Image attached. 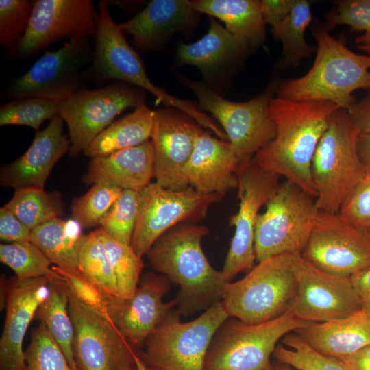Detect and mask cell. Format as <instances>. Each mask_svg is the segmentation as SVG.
I'll list each match as a JSON object with an SVG mask.
<instances>
[{
	"mask_svg": "<svg viewBox=\"0 0 370 370\" xmlns=\"http://www.w3.org/2000/svg\"><path fill=\"white\" fill-rule=\"evenodd\" d=\"M338 109L329 101L274 97L269 106V115L275 125L276 134L254 159L264 169L317 197L311 175L312 160L332 114Z\"/></svg>",
	"mask_w": 370,
	"mask_h": 370,
	"instance_id": "1",
	"label": "cell"
},
{
	"mask_svg": "<svg viewBox=\"0 0 370 370\" xmlns=\"http://www.w3.org/2000/svg\"><path fill=\"white\" fill-rule=\"evenodd\" d=\"M208 227L182 223L164 233L146 253L152 268L180 286L174 299L177 312L186 317L221 301L230 282L205 256L203 238Z\"/></svg>",
	"mask_w": 370,
	"mask_h": 370,
	"instance_id": "2",
	"label": "cell"
},
{
	"mask_svg": "<svg viewBox=\"0 0 370 370\" xmlns=\"http://www.w3.org/2000/svg\"><path fill=\"white\" fill-rule=\"evenodd\" d=\"M312 34L317 42L312 66L304 76L277 85V97L292 101H329L347 110L355 102L354 91L370 90V55L353 52L324 26L316 25Z\"/></svg>",
	"mask_w": 370,
	"mask_h": 370,
	"instance_id": "3",
	"label": "cell"
},
{
	"mask_svg": "<svg viewBox=\"0 0 370 370\" xmlns=\"http://www.w3.org/2000/svg\"><path fill=\"white\" fill-rule=\"evenodd\" d=\"M359 133L347 110L340 108L332 114L311 163L319 210L338 213L367 173L358 153Z\"/></svg>",
	"mask_w": 370,
	"mask_h": 370,
	"instance_id": "4",
	"label": "cell"
},
{
	"mask_svg": "<svg viewBox=\"0 0 370 370\" xmlns=\"http://www.w3.org/2000/svg\"><path fill=\"white\" fill-rule=\"evenodd\" d=\"M98 5L92 58L84 71L85 79L101 84L113 81L135 86L152 94L156 104L163 103L201 122L204 114L193 103L169 95L151 82L140 56L110 14L106 0L99 1Z\"/></svg>",
	"mask_w": 370,
	"mask_h": 370,
	"instance_id": "5",
	"label": "cell"
},
{
	"mask_svg": "<svg viewBox=\"0 0 370 370\" xmlns=\"http://www.w3.org/2000/svg\"><path fill=\"white\" fill-rule=\"evenodd\" d=\"M297 286L295 253L258 262L242 279L230 282L221 304L230 317L256 324L285 313Z\"/></svg>",
	"mask_w": 370,
	"mask_h": 370,
	"instance_id": "6",
	"label": "cell"
},
{
	"mask_svg": "<svg viewBox=\"0 0 370 370\" xmlns=\"http://www.w3.org/2000/svg\"><path fill=\"white\" fill-rule=\"evenodd\" d=\"M310 323L288 311L256 324L228 317L213 336L204 370H267L278 341Z\"/></svg>",
	"mask_w": 370,
	"mask_h": 370,
	"instance_id": "7",
	"label": "cell"
},
{
	"mask_svg": "<svg viewBox=\"0 0 370 370\" xmlns=\"http://www.w3.org/2000/svg\"><path fill=\"white\" fill-rule=\"evenodd\" d=\"M176 310L147 338L138 354L147 368L204 370L206 355L216 331L228 317L221 301L197 318L180 321Z\"/></svg>",
	"mask_w": 370,
	"mask_h": 370,
	"instance_id": "8",
	"label": "cell"
},
{
	"mask_svg": "<svg viewBox=\"0 0 370 370\" xmlns=\"http://www.w3.org/2000/svg\"><path fill=\"white\" fill-rule=\"evenodd\" d=\"M180 79L195 95L201 108L210 112L222 125L239 161V169L274 138L276 128L269 106L276 92L275 82L269 84L262 95L238 102L224 99L202 82Z\"/></svg>",
	"mask_w": 370,
	"mask_h": 370,
	"instance_id": "9",
	"label": "cell"
},
{
	"mask_svg": "<svg viewBox=\"0 0 370 370\" xmlns=\"http://www.w3.org/2000/svg\"><path fill=\"white\" fill-rule=\"evenodd\" d=\"M313 198L294 183L280 184L257 219L254 249L258 262L279 254L301 253L319 212Z\"/></svg>",
	"mask_w": 370,
	"mask_h": 370,
	"instance_id": "10",
	"label": "cell"
},
{
	"mask_svg": "<svg viewBox=\"0 0 370 370\" xmlns=\"http://www.w3.org/2000/svg\"><path fill=\"white\" fill-rule=\"evenodd\" d=\"M92 52L87 37L69 40L56 51L46 50L27 72L10 83L2 98L66 99L86 88L83 69L91 62Z\"/></svg>",
	"mask_w": 370,
	"mask_h": 370,
	"instance_id": "11",
	"label": "cell"
},
{
	"mask_svg": "<svg viewBox=\"0 0 370 370\" xmlns=\"http://www.w3.org/2000/svg\"><path fill=\"white\" fill-rule=\"evenodd\" d=\"M143 104V90L119 82L79 90L59 102L58 115L69 129V156L75 158L84 151L121 112Z\"/></svg>",
	"mask_w": 370,
	"mask_h": 370,
	"instance_id": "12",
	"label": "cell"
},
{
	"mask_svg": "<svg viewBox=\"0 0 370 370\" xmlns=\"http://www.w3.org/2000/svg\"><path fill=\"white\" fill-rule=\"evenodd\" d=\"M139 212L130 246L140 257L166 231L182 223H197L224 195L203 194L188 186L171 190L151 182L140 191Z\"/></svg>",
	"mask_w": 370,
	"mask_h": 370,
	"instance_id": "13",
	"label": "cell"
},
{
	"mask_svg": "<svg viewBox=\"0 0 370 370\" xmlns=\"http://www.w3.org/2000/svg\"><path fill=\"white\" fill-rule=\"evenodd\" d=\"M301 255L322 271L351 277L370 269V231L339 213L319 210Z\"/></svg>",
	"mask_w": 370,
	"mask_h": 370,
	"instance_id": "14",
	"label": "cell"
},
{
	"mask_svg": "<svg viewBox=\"0 0 370 370\" xmlns=\"http://www.w3.org/2000/svg\"><path fill=\"white\" fill-rule=\"evenodd\" d=\"M238 210L230 216L229 225L234 227L221 272L228 282L241 272H249L256 258L255 227L259 210L278 189L280 176L260 166L253 158L237 173Z\"/></svg>",
	"mask_w": 370,
	"mask_h": 370,
	"instance_id": "15",
	"label": "cell"
},
{
	"mask_svg": "<svg viewBox=\"0 0 370 370\" xmlns=\"http://www.w3.org/2000/svg\"><path fill=\"white\" fill-rule=\"evenodd\" d=\"M67 291L69 312L74 327L75 370H127L136 367L138 350L128 343L112 321L88 308Z\"/></svg>",
	"mask_w": 370,
	"mask_h": 370,
	"instance_id": "16",
	"label": "cell"
},
{
	"mask_svg": "<svg viewBox=\"0 0 370 370\" xmlns=\"http://www.w3.org/2000/svg\"><path fill=\"white\" fill-rule=\"evenodd\" d=\"M297 286L288 310L296 318L322 323L346 318L361 306L351 277L327 273L295 253Z\"/></svg>",
	"mask_w": 370,
	"mask_h": 370,
	"instance_id": "17",
	"label": "cell"
},
{
	"mask_svg": "<svg viewBox=\"0 0 370 370\" xmlns=\"http://www.w3.org/2000/svg\"><path fill=\"white\" fill-rule=\"evenodd\" d=\"M97 18L90 0H34L27 29L16 51L27 59L62 39L93 38Z\"/></svg>",
	"mask_w": 370,
	"mask_h": 370,
	"instance_id": "18",
	"label": "cell"
},
{
	"mask_svg": "<svg viewBox=\"0 0 370 370\" xmlns=\"http://www.w3.org/2000/svg\"><path fill=\"white\" fill-rule=\"evenodd\" d=\"M184 113L171 108L155 111L151 142L154 153V177L171 190L188 187L186 169L201 128Z\"/></svg>",
	"mask_w": 370,
	"mask_h": 370,
	"instance_id": "19",
	"label": "cell"
},
{
	"mask_svg": "<svg viewBox=\"0 0 370 370\" xmlns=\"http://www.w3.org/2000/svg\"><path fill=\"white\" fill-rule=\"evenodd\" d=\"M169 280L163 275L148 273L129 299L110 300L109 314L128 343L139 350L147 338L176 306L173 299L164 302Z\"/></svg>",
	"mask_w": 370,
	"mask_h": 370,
	"instance_id": "20",
	"label": "cell"
},
{
	"mask_svg": "<svg viewBox=\"0 0 370 370\" xmlns=\"http://www.w3.org/2000/svg\"><path fill=\"white\" fill-rule=\"evenodd\" d=\"M54 278L6 280L5 319L0 339V370H25L23 342L40 306L48 297Z\"/></svg>",
	"mask_w": 370,
	"mask_h": 370,
	"instance_id": "21",
	"label": "cell"
},
{
	"mask_svg": "<svg viewBox=\"0 0 370 370\" xmlns=\"http://www.w3.org/2000/svg\"><path fill=\"white\" fill-rule=\"evenodd\" d=\"M64 121L59 115L35 134L25 152L0 171V184L17 190L34 187L45 189V184L58 161L69 151L71 142L64 134Z\"/></svg>",
	"mask_w": 370,
	"mask_h": 370,
	"instance_id": "22",
	"label": "cell"
},
{
	"mask_svg": "<svg viewBox=\"0 0 370 370\" xmlns=\"http://www.w3.org/2000/svg\"><path fill=\"white\" fill-rule=\"evenodd\" d=\"M199 12L186 0H153L130 19L118 23L131 44L142 52L158 51L175 33L188 32L198 22Z\"/></svg>",
	"mask_w": 370,
	"mask_h": 370,
	"instance_id": "23",
	"label": "cell"
},
{
	"mask_svg": "<svg viewBox=\"0 0 370 370\" xmlns=\"http://www.w3.org/2000/svg\"><path fill=\"white\" fill-rule=\"evenodd\" d=\"M239 161L229 141L202 130L186 169L188 186L203 194L225 195L237 188Z\"/></svg>",
	"mask_w": 370,
	"mask_h": 370,
	"instance_id": "24",
	"label": "cell"
},
{
	"mask_svg": "<svg viewBox=\"0 0 370 370\" xmlns=\"http://www.w3.org/2000/svg\"><path fill=\"white\" fill-rule=\"evenodd\" d=\"M154 177V153L150 140L108 155L92 158L83 177L87 184H103L141 191Z\"/></svg>",
	"mask_w": 370,
	"mask_h": 370,
	"instance_id": "25",
	"label": "cell"
},
{
	"mask_svg": "<svg viewBox=\"0 0 370 370\" xmlns=\"http://www.w3.org/2000/svg\"><path fill=\"white\" fill-rule=\"evenodd\" d=\"M295 332L316 352L340 358L370 344V316L360 310L346 318L311 323Z\"/></svg>",
	"mask_w": 370,
	"mask_h": 370,
	"instance_id": "26",
	"label": "cell"
},
{
	"mask_svg": "<svg viewBox=\"0 0 370 370\" xmlns=\"http://www.w3.org/2000/svg\"><path fill=\"white\" fill-rule=\"evenodd\" d=\"M247 47L211 18L210 28L201 39L179 46L177 58L180 63L197 67L206 79H210L234 61Z\"/></svg>",
	"mask_w": 370,
	"mask_h": 370,
	"instance_id": "27",
	"label": "cell"
},
{
	"mask_svg": "<svg viewBox=\"0 0 370 370\" xmlns=\"http://www.w3.org/2000/svg\"><path fill=\"white\" fill-rule=\"evenodd\" d=\"M190 3L198 12L223 22L225 29L247 46H256L263 41L265 22L260 1L193 0Z\"/></svg>",
	"mask_w": 370,
	"mask_h": 370,
	"instance_id": "28",
	"label": "cell"
},
{
	"mask_svg": "<svg viewBox=\"0 0 370 370\" xmlns=\"http://www.w3.org/2000/svg\"><path fill=\"white\" fill-rule=\"evenodd\" d=\"M155 111L143 104L112 122L85 149L91 158L136 146L151 138Z\"/></svg>",
	"mask_w": 370,
	"mask_h": 370,
	"instance_id": "29",
	"label": "cell"
},
{
	"mask_svg": "<svg viewBox=\"0 0 370 370\" xmlns=\"http://www.w3.org/2000/svg\"><path fill=\"white\" fill-rule=\"evenodd\" d=\"M74 219L50 220L32 230L30 241L60 267H77L79 251L84 234Z\"/></svg>",
	"mask_w": 370,
	"mask_h": 370,
	"instance_id": "30",
	"label": "cell"
},
{
	"mask_svg": "<svg viewBox=\"0 0 370 370\" xmlns=\"http://www.w3.org/2000/svg\"><path fill=\"white\" fill-rule=\"evenodd\" d=\"M49 289V296L40 306L35 318L45 325L70 366L75 370L73 352L74 327L69 312L67 288L59 277L51 282Z\"/></svg>",
	"mask_w": 370,
	"mask_h": 370,
	"instance_id": "31",
	"label": "cell"
},
{
	"mask_svg": "<svg viewBox=\"0 0 370 370\" xmlns=\"http://www.w3.org/2000/svg\"><path fill=\"white\" fill-rule=\"evenodd\" d=\"M3 206L11 211L31 230L64 212L62 195L56 191L27 187L15 190L12 199Z\"/></svg>",
	"mask_w": 370,
	"mask_h": 370,
	"instance_id": "32",
	"label": "cell"
},
{
	"mask_svg": "<svg viewBox=\"0 0 370 370\" xmlns=\"http://www.w3.org/2000/svg\"><path fill=\"white\" fill-rule=\"evenodd\" d=\"M311 21L310 3L306 0H295L288 16L271 27L274 38L282 44V65L297 66L303 58L317 50L305 40V31Z\"/></svg>",
	"mask_w": 370,
	"mask_h": 370,
	"instance_id": "33",
	"label": "cell"
},
{
	"mask_svg": "<svg viewBox=\"0 0 370 370\" xmlns=\"http://www.w3.org/2000/svg\"><path fill=\"white\" fill-rule=\"evenodd\" d=\"M77 268L110 300L121 298L114 270L98 229L84 235L79 251Z\"/></svg>",
	"mask_w": 370,
	"mask_h": 370,
	"instance_id": "34",
	"label": "cell"
},
{
	"mask_svg": "<svg viewBox=\"0 0 370 370\" xmlns=\"http://www.w3.org/2000/svg\"><path fill=\"white\" fill-rule=\"evenodd\" d=\"M0 261L20 280L60 277L49 259L31 241L1 244Z\"/></svg>",
	"mask_w": 370,
	"mask_h": 370,
	"instance_id": "35",
	"label": "cell"
},
{
	"mask_svg": "<svg viewBox=\"0 0 370 370\" xmlns=\"http://www.w3.org/2000/svg\"><path fill=\"white\" fill-rule=\"evenodd\" d=\"M98 230L114 270L121 297L129 299L134 295L140 281L143 268L142 257L130 245L114 240L100 227Z\"/></svg>",
	"mask_w": 370,
	"mask_h": 370,
	"instance_id": "36",
	"label": "cell"
},
{
	"mask_svg": "<svg viewBox=\"0 0 370 370\" xmlns=\"http://www.w3.org/2000/svg\"><path fill=\"white\" fill-rule=\"evenodd\" d=\"M281 340L273 354L277 361L297 370H348L337 358L316 352L295 332Z\"/></svg>",
	"mask_w": 370,
	"mask_h": 370,
	"instance_id": "37",
	"label": "cell"
},
{
	"mask_svg": "<svg viewBox=\"0 0 370 370\" xmlns=\"http://www.w3.org/2000/svg\"><path fill=\"white\" fill-rule=\"evenodd\" d=\"M59 102L38 97L12 99L0 106V125H23L36 131L58 114Z\"/></svg>",
	"mask_w": 370,
	"mask_h": 370,
	"instance_id": "38",
	"label": "cell"
},
{
	"mask_svg": "<svg viewBox=\"0 0 370 370\" xmlns=\"http://www.w3.org/2000/svg\"><path fill=\"white\" fill-rule=\"evenodd\" d=\"M140 192L123 190L100 222V228L114 240L130 245L140 208Z\"/></svg>",
	"mask_w": 370,
	"mask_h": 370,
	"instance_id": "39",
	"label": "cell"
},
{
	"mask_svg": "<svg viewBox=\"0 0 370 370\" xmlns=\"http://www.w3.org/2000/svg\"><path fill=\"white\" fill-rule=\"evenodd\" d=\"M121 191V189L108 184H93L84 195L73 199L71 207L73 219L82 228L99 225Z\"/></svg>",
	"mask_w": 370,
	"mask_h": 370,
	"instance_id": "40",
	"label": "cell"
},
{
	"mask_svg": "<svg viewBox=\"0 0 370 370\" xmlns=\"http://www.w3.org/2000/svg\"><path fill=\"white\" fill-rule=\"evenodd\" d=\"M25 370H73L41 321L32 330L30 342L25 351Z\"/></svg>",
	"mask_w": 370,
	"mask_h": 370,
	"instance_id": "41",
	"label": "cell"
},
{
	"mask_svg": "<svg viewBox=\"0 0 370 370\" xmlns=\"http://www.w3.org/2000/svg\"><path fill=\"white\" fill-rule=\"evenodd\" d=\"M34 1L0 0V46L14 49L27 29Z\"/></svg>",
	"mask_w": 370,
	"mask_h": 370,
	"instance_id": "42",
	"label": "cell"
},
{
	"mask_svg": "<svg viewBox=\"0 0 370 370\" xmlns=\"http://www.w3.org/2000/svg\"><path fill=\"white\" fill-rule=\"evenodd\" d=\"M69 291L82 304L112 320L109 314L110 299L77 267L52 266Z\"/></svg>",
	"mask_w": 370,
	"mask_h": 370,
	"instance_id": "43",
	"label": "cell"
},
{
	"mask_svg": "<svg viewBox=\"0 0 370 370\" xmlns=\"http://www.w3.org/2000/svg\"><path fill=\"white\" fill-rule=\"evenodd\" d=\"M347 25L363 34L356 39L358 46H370V0H343L336 3L326 21V29Z\"/></svg>",
	"mask_w": 370,
	"mask_h": 370,
	"instance_id": "44",
	"label": "cell"
},
{
	"mask_svg": "<svg viewBox=\"0 0 370 370\" xmlns=\"http://www.w3.org/2000/svg\"><path fill=\"white\" fill-rule=\"evenodd\" d=\"M338 213L353 224L370 231V172L367 171Z\"/></svg>",
	"mask_w": 370,
	"mask_h": 370,
	"instance_id": "45",
	"label": "cell"
},
{
	"mask_svg": "<svg viewBox=\"0 0 370 370\" xmlns=\"http://www.w3.org/2000/svg\"><path fill=\"white\" fill-rule=\"evenodd\" d=\"M32 230L5 206L0 208V238L10 243L30 241Z\"/></svg>",
	"mask_w": 370,
	"mask_h": 370,
	"instance_id": "46",
	"label": "cell"
},
{
	"mask_svg": "<svg viewBox=\"0 0 370 370\" xmlns=\"http://www.w3.org/2000/svg\"><path fill=\"white\" fill-rule=\"evenodd\" d=\"M261 10L265 23L271 27L281 23L291 13L295 0H262Z\"/></svg>",
	"mask_w": 370,
	"mask_h": 370,
	"instance_id": "47",
	"label": "cell"
},
{
	"mask_svg": "<svg viewBox=\"0 0 370 370\" xmlns=\"http://www.w3.org/2000/svg\"><path fill=\"white\" fill-rule=\"evenodd\" d=\"M347 110L354 126L360 132L370 133V90Z\"/></svg>",
	"mask_w": 370,
	"mask_h": 370,
	"instance_id": "48",
	"label": "cell"
},
{
	"mask_svg": "<svg viewBox=\"0 0 370 370\" xmlns=\"http://www.w3.org/2000/svg\"><path fill=\"white\" fill-rule=\"evenodd\" d=\"M351 279L361 310L370 316V269L355 273Z\"/></svg>",
	"mask_w": 370,
	"mask_h": 370,
	"instance_id": "49",
	"label": "cell"
},
{
	"mask_svg": "<svg viewBox=\"0 0 370 370\" xmlns=\"http://www.w3.org/2000/svg\"><path fill=\"white\" fill-rule=\"evenodd\" d=\"M337 358L348 370H370V344L352 354Z\"/></svg>",
	"mask_w": 370,
	"mask_h": 370,
	"instance_id": "50",
	"label": "cell"
},
{
	"mask_svg": "<svg viewBox=\"0 0 370 370\" xmlns=\"http://www.w3.org/2000/svg\"><path fill=\"white\" fill-rule=\"evenodd\" d=\"M357 150L360 159L370 172V133L360 132L357 139Z\"/></svg>",
	"mask_w": 370,
	"mask_h": 370,
	"instance_id": "51",
	"label": "cell"
},
{
	"mask_svg": "<svg viewBox=\"0 0 370 370\" xmlns=\"http://www.w3.org/2000/svg\"><path fill=\"white\" fill-rule=\"evenodd\" d=\"M267 370H295V369L289 365L275 360L271 362Z\"/></svg>",
	"mask_w": 370,
	"mask_h": 370,
	"instance_id": "52",
	"label": "cell"
},
{
	"mask_svg": "<svg viewBox=\"0 0 370 370\" xmlns=\"http://www.w3.org/2000/svg\"><path fill=\"white\" fill-rule=\"evenodd\" d=\"M135 361L136 364L137 370H147L138 353L135 356Z\"/></svg>",
	"mask_w": 370,
	"mask_h": 370,
	"instance_id": "53",
	"label": "cell"
},
{
	"mask_svg": "<svg viewBox=\"0 0 370 370\" xmlns=\"http://www.w3.org/2000/svg\"><path fill=\"white\" fill-rule=\"evenodd\" d=\"M358 48L370 55V46H358Z\"/></svg>",
	"mask_w": 370,
	"mask_h": 370,
	"instance_id": "54",
	"label": "cell"
},
{
	"mask_svg": "<svg viewBox=\"0 0 370 370\" xmlns=\"http://www.w3.org/2000/svg\"><path fill=\"white\" fill-rule=\"evenodd\" d=\"M146 369L147 370H162V369H149V368H147V367H146Z\"/></svg>",
	"mask_w": 370,
	"mask_h": 370,
	"instance_id": "55",
	"label": "cell"
},
{
	"mask_svg": "<svg viewBox=\"0 0 370 370\" xmlns=\"http://www.w3.org/2000/svg\"><path fill=\"white\" fill-rule=\"evenodd\" d=\"M127 370H137V367L130 368V369H128Z\"/></svg>",
	"mask_w": 370,
	"mask_h": 370,
	"instance_id": "56",
	"label": "cell"
}]
</instances>
